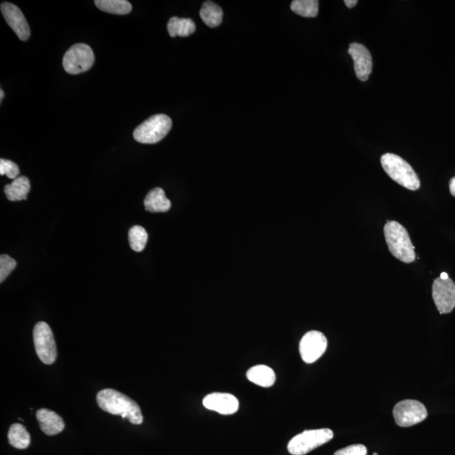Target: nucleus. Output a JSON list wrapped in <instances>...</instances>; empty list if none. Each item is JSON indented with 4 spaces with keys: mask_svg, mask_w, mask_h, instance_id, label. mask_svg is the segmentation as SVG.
Here are the masks:
<instances>
[{
    "mask_svg": "<svg viewBox=\"0 0 455 455\" xmlns=\"http://www.w3.org/2000/svg\"><path fill=\"white\" fill-rule=\"evenodd\" d=\"M98 406L104 411L113 415H120L134 424L140 425L144 421L141 409L136 402L113 389H105L96 396Z\"/></svg>",
    "mask_w": 455,
    "mask_h": 455,
    "instance_id": "f257e3e1",
    "label": "nucleus"
},
{
    "mask_svg": "<svg viewBox=\"0 0 455 455\" xmlns=\"http://www.w3.org/2000/svg\"><path fill=\"white\" fill-rule=\"evenodd\" d=\"M384 232L389 250L393 256L405 263L415 261L414 246L407 230L400 223L388 221L384 228Z\"/></svg>",
    "mask_w": 455,
    "mask_h": 455,
    "instance_id": "f03ea898",
    "label": "nucleus"
},
{
    "mask_svg": "<svg viewBox=\"0 0 455 455\" xmlns=\"http://www.w3.org/2000/svg\"><path fill=\"white\" fill-rule=\"evenodd\" d=\"M382 167L393 180L409 190L416 191L420 188L418 175L407 162L396 154L387 153L381 157Z\"/></svg>",
    "mask_w": 455,
    "mask_h": 455,
    "instance_id": "7ed1b4c3",
    "label": "nucleus"
},
{
    "mask_svg": "<svg viewBox=\"0 0 455 455\" xmlns=\"http://www.w3.org/2000/svg\"><path fill=\"white\" fill-rule=\"evenodd\" d=\"M172 127L171 119L165 114L154 115L133 132L134 140L141 144H157L167 136Z\"/></svg>",
    "mask_w": 455,
    "mask_h": 455,
    "instance_id": "20e7f679",
    "label": "nucleus"
},
{
    "mask_svg": "<svg viewBox=\"0 0 455 455\" xmlns=\"http://www.w3.org/2000/svg\"><path fill=\"white\" fill-rule=\"evenodd\" d=\"M333 431L328 429L304 431L289 441L288 452L292 455H306L333 438Z\"/></svg>",
    "mask_w": 455,
    "mask_h": 455,
    "instance_id": "39448f33",
    "label": "nucleus"
},
{
    "mask_svg": "<svg viewBox=\"0 0 455 455\" xmlns=\"http://www.w3.org/2000/svg\"><path fill=\"white\" fill-rule=\"evenodd\" d=\"M95 55L90 46L78 44L72 46L64 54L63 66L71 75L82 74L93 66Z\"/></svg>",
    "mask_w": 455,
    "mask_h": 455,
    "instance_id": "423d86ee",
    "label": "nucleus"
},
{
    "mask_svg": "<svg viewBox=\"0 0 455 455\" xmlns=\"http://www.w3.org/2000/svg\"><path fill=\"white\" fill-rule=\"evenodd\" d=\"M33 340L38 358L45 364H53L57 360L55 339L47 323L38 322L34 327Z\"/></svg>",
    "mask_w": 455,
    "mask_h": 455,
    "instance_id": "0eeeda50",
    "label": "nucleus"
},
{
    "mask_svg": "<svg viewBox=\"0 0 455 455\" xmlns=\"http://www.w3.org/2000/svg\"><path fill=\"white\" fill-rule=\"evenodd\" d=\"M393 415L397 425L408 427L424 421L427 418V411L418 400H405L396 405Z\"/></svg>",
    "mask_w": 455,
    "mask_h": 455,
    "instance_id": "6e6552de",
    "label": "nucleus"
},
{
    "mask_svg": "<svg viewBox=\"0 0 455 455\" xmlns=\"http://www.w3.org/2000/svg\"><path fill=\"white\" fill-rule=\"evenodd\" d=\"M327 349V339L317 331H308L304 335L299 343V353L306 364H313L325 353Z\"/></svg>",
    "mask_w": 455,
    "mask_h": 455,
    "instance_id": "1a4fd4ad",
    "label": "nucleus"
},
{
    "mask_svg": "<svg viewBox=\"0 0 455 455\" xmlns=\"http://www.w3.org/2000/svg\"><path fill=\"white\" fill-rule=\"evenodd\" d=\"M433 299L439 313L449 314L455 307V284L452 279H436L433 284Z\"/></svg>",
    "mask_w": 455,
    "mask_h": 455,
    "instance_id": "9d476101",
    "label": "nucleus"
},
{
    "mask_svg": "<svg viewBox=\"0 0 455 455\" xmlns=\"http://www.w3.org/2000/svg\"><path fill=\"white\" fill-rule=\"evenodd\" d=\"M0 9L7 24L11 27L17 37L21 41L28 39L30 35V26L21 10L17 6L9 2L2 3Z\"/></svg>",
    "mask_w": 455,
    "mask_h": 455,
    "instance_id": "9b49d317",
    "label": "nucleus"
},
{
    "mask_svg": "<svg viewBox=\"0 0 455 455\" xmlns=\"http://www.w3.org/2000/svg\"><path fill=\"white\" fill-rule=\"evenodd\" d=\"M349 53L352 57L354 64L355 74L361 81H367L371 75L373 61L365 46L353 42L349 46Z\"/></svg>",
    "mask_w": 455,
    "mask_h": 455,
    "instance_id": "f8f14e48",
    "label": "nucleus"
},
{
    "mask_svg": "<svg viewBox=\"0 0 455 455\" xmlns=\"http://www.w3.org/2000/svg\"><path fill=\"white\" fill-rule=\"evenodd\" d=\"M204 407L208 410L218 412L222 415H232L238 411L239 400L229 393H212L204 397L203 400Z\"/></svg>",
    "mask_w": 455,
    "mask_h": 455,
    "instance_id": "ddd939ff",
    "label": "nucleus"
},
{
    "mask_svg": "<svg viewBox=\"0 0 455 455\" xmlns=\"http://www.w3.org/2000/svg\"><path fill=\"white\" fill-rule=\"evenodd\" d=\"M37 419L39 423L41 431L48 436L59 434L64 429V420L56 412L48 410V409L38 410Z\"/></svg>",
    "mask_w": 455,
    "mask_h": 455,
    "instance_id": "4468645a",
    "label": "nucleus"
},
{
    "mask_svg": "<svg viewBox=\"0 0 455 455\" xmlns=\"http://www.w3.org/2000/svg\"><path fill=\"white\" fill-rule=\"evenodd\" d=\"M145 210L151 213H165L171 207V203L165 196L163 189L157 187L150 191L145 199Z\"/></svg>",
    "mask_w": 455,
    "mask_h": 455,
    "instance_id": "2eb2a0df",
    "label": "nucleus"
},
{
    "mask_svg": "<svg viewBox=\"0 0 455 455\" xmlns=\"http://www.w3.org/2000/svg\"><path fill=\"white\" fill-rule=\"evenodd\" d=\"M248 379L259 387L268 388L275 384L276 373L275 370L267 365H257L250 368L246 373Z\"/></svg>",
    "mask_w": 455,
    "mask_h": 455,
    "instance_id": "dca6fc26",
    "label": "nucleus"
},
{
    "mask_svg": "<svg viewBox=\"0 0 455 455\" xmlns=\"http://www.w3.org/2000/svg\"><path fill=\"white\" fill-rule=\"evenodd\" d=\"M30 191V183L26 176H19L5 187V194L11 202L22 201L27 198Z\"/></svg>",
    "mask_w": 455,
    "mask_h": 455,
    "instance_id": "f3484780",
    "label": "nucleus"
},
{
    "mask_svg": "<svg viewBox=\"0 0 455 455\" xmlns=\"http://www.w3.org/2000/svg\"><path fill=\"white\" fill-rule=\"evenodd\" d=\"M168 32L171 37L191 36L196 30L194 21L188 18L172 17L167 25Z\"/></svg>",
    "mask_w": 455,
    "mask_h": 455,
    "instance_id": "a211bd4d",
    "label": "nucleus"
},
{
    "mask_svg": "<svg viewBox=\"0 0 455 455\" xmlns=\"http://www.w3.org/2000/svg\"><path fill=\"white\" fill-rule=\"evenodd\" d=\"M223 10L221 6L212 1L203 3L200 10V17L207 26L214 28L221 24L223 21Z\"/></svg>",
    "mask_w": 455,
    "mask_h": 455,
    "instance_id": "6ab92c4d",
    "label": "nucleus"
},
{
    "mask_svg": "<svg viewBox=\"0 0 455 455\" xmlns=\"http://www.w3.org/2000/svg\"><path fill=\"white\" fill-rule=\"evenodd\" d=\"M8 438L11 446L18 449H25L30 445V435L20 423H15L10 427Z\"/></svg>",
    "mask_w": 455,
    "mask_h": 455,
    "instance_id": "aec40b11",
    "label": "nucleus"
},
{
    "mask_svg": "<svg viewBox=\"0 0 455 455\" xmlns=\"http://www.w3.org/2000/svg\"><path fill=\"white\" fill-rule=\"evenodd\" d=\"M95 6L104 12L127 15L132 11V5L127 0H95Z\"/></svg>",
    "mask_w": 455,
    "mask_h": 455,
    "instance_id": "412c9836",
    "label": "nucleus"
},
{
    "mask_svg": "<svg viewBox=\"0 0 455 455\" xmlns=\"http://www.w3.org/2000/svg\"><path fill=\"white\" fill-rule=\"evenodd\" d=\"M290 7L292 12L303 17H316L319 12L317 0H295Z\"/></svg>",
    "mask_w": 455,
    "mask_h": 455,
    "instance_id": "4be33fe9",
    "label": "nucleus"
},
{
    "mask_svg": "<svg viewBox=\"0 0 455 455\" xmlns=\"http://www.w3.org/2000/svg\"><path fill=\"white\" fill-rule=\"evenodd\" d=\"M129 239L131 248L134 252H141L147 244V231L140 225L133 226L129 230Z\"/></svg>",
    "mask_w": 455,
    "mask_h": 455,
    "instance_id": "5701e85b",
    "label": "nucleus"
},
{
    "mask_svg": "<svg viewBox=\"0 0 455 455\" xmlns=\"http://www.w3.org/2000/svg\"><path fill=\"white\" fill-rule=\"evenodd\" d=\"M17 265V261L13 258L8 254H1L0 257V283H3L7 279Z\"/></svg>",
    "mask_w": 455,
    "mask_h": 455,
    "instance_id": "b1692460",
    "label": "nucleus"
},
{
    "mask_svg": "<svg viewBox=\"0 0 455 455\" xmlns=\"http://www.w3.org/2000/svg\"><path fill=\"white\" fill-rule=\"evenodd\" d=\"M20 174V169L13 161L5 159L0 160V175L7 176L8 178L17 179Z\"/></svg>",
    "mask_w": 455,
    "mask_h": 455,
    "instance_id": "393cba45",
    "label": "nucleus"
},
{
    "mask_svg": "<svg viewBox=\"0 0 455 455\" xmlns=\"http://www.w3.org/2000/svg\"><path fill=\"white\" fill-rule=\"evenodd\" d=\"M334 455H368V450L364 445H353L337 451Z\"/></svg>",
    "mask_w": 455,
    "mask_h": 455,
    "instance_id": "a878e982",
    "label": "nucleus"
},
{
    "mask_svg": "<svg viewBox=\"0 0 455 455\" xmlns=\"http://www.w3.org/2000/svg\"><path fill=\"white\" fill-rule=\"evenodd\" d=\"M344 3L349 9H353V8L357 6L358 0H345Z\"/></svg>",
    "mask_w": 455,
    "mask_h": 455,
    "instance_id": "bb28decb",
    "label": "nucleus"
},
{
    "mask_svg": "<svg viewBox=\"0 0 455 455\" xmlns=\"http://www.w3.org/2000/svg\"><path fill=\"white\" fill-rule=\"evenodd\" d=\"M449 189H450L451 194L455 196V176L450 180Z\"/></svg>",
    "mask_w": 455,
    "mask_h": 455,
    "instance_id": "cd10ccee",
    "label": "nucleus"
},
{
    "mask_svg": "<svg viewBox=\"0 0 455 455\" xmlns=\"http://www.w3.org/2000/svg\"><path fill=\"white\" fill-rule=\"evenodd\" d=\"M440 277H441L442 279H449V276H448V275H447L446 272H442Z\"/></svg>",
    "mask_w": 455,
    "mask_h": 455,
    "instance_id": "c85d7f7f",
    "label": "nucleus"
},
{
    "mask_svg": "<svg viewBox=\"0 0 455 455\" xmlns=\"http://www.w3.org/2000/svg\"><path fill=\"white\" fill-rule=\"evenodd\" d=\"M0 93H1V96H0V100H1L2 102L3 99V96H5V93H3V91L2 90V89L1 90H0Z\"/></svg>",
    "mask_w": 455,
    "mask_h": 455,
    "instance_id": "c756f323",
    "label": "nucleus"
},
{
    "mask_svg": "<svg viewBox=\"0 0 455 455\" xmlns=\"http://www.w3.org/2000/svg\"><path fill=\"white\" fill-rule=\"evenodd\" d=\"M373 455H379V454H378L377 453H375V454H373Z\"/></svg>",
    "mask_w": 455,
    "mask_h": 455,
    "instance_id": "7c9ffc66",
    "label": "nucleus"
}]
</instances>
